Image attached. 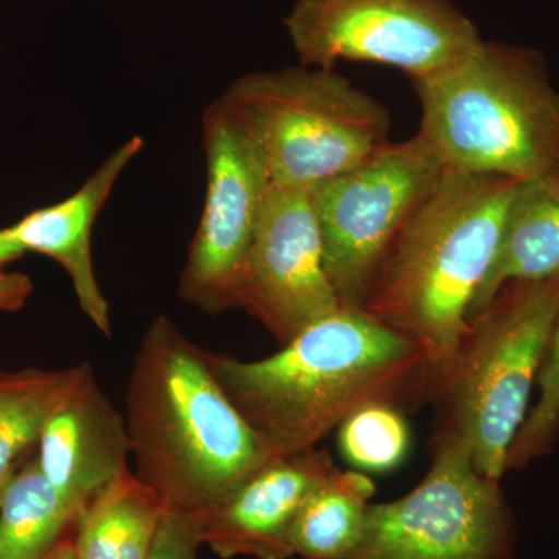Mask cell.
I'll list each match as a JSON object with an SVG mask.
<instances>
[{
  "mask_svg": "<svg viewBox=\"0 0 559 559\" xmlns=\"http://www.w3.org/2000/svg\"><path fill=\"white\" fill-rule=\"evenodd\" d=\"M38 448L36 462L44 476L80 513L128 469L127 419L103 393L92 370L51 415Z\"/></svg>",
  "mask_w": 559,
  "mask_h": 559,
  "instance_id": "13",
  "label": "cell"
},
{
  "mask_svg": "<svg viewBox=\"0 0 559 559\" xmlns=\"http://www.w3.org/2000/svg\"><path fill=\"white\" fill-rule=\"evenodd\" d=\"M558 157H559V151H558Z\"/></svg>",
  "mask_w": 559,
  "mask_h": 559,
  "instance_id": "28",
  "label": "cell"
},
{
  "mask_svg": "<svg viewBox=\"0 0 559 559\" xmlns=\"http://www.w3.org/2000/svg\"><path fill=\"white\" fill-rule=\"evenodd\" d=\"M11 476H13V474H11ZM11 476L7 477V479L0 480V502H2L3 491H5L7 484H9Z\"/></svg>",
  "mask_w": 559,
  "mask_h": 559,
  "instance_id": "27",
  "label": "cell"
},
{
  "mask_svg": "<svg viewBox=\"0 0 559 559\" xmlns=\"http://www.w3.org/2000/svg\"><path fill=\"white\" fill-rule=\"evenodd\" d=\"M80 511L44 476L36 459L16 469L0 502V559H40Z\"/></svg>",
  "mask_w": 559,
  "mask_h": 559,
  "instance_id": "18",
  "label": "cell"
},
{
  "mask_svg": "<svg viewBox=\"0 0 559 559\" xmlns=\"http://www.w3.org/2000/svg\"><path fill=\"white\" fill-rule=\"evenodd\" d=\"M411 81L418 135L444 168L520 182L559 170V94L535 50L484 40L450 68Z\"/></svg>",
  "mask_w": 559,
  "mask_h": 559,
  "instance_id": "4",
  "label": "cell"
},
{
  "mask_svg": "<svg viewBox=\"0 0 559 559\" xmlns=\"http://www.w3.org/2000/svg\"><path fill=\"white\" fill-rule=\"evenodd\" d=\"M559 272V170L518 182L498 253L471 304L476 314L507 283L535 282Z\"/></svg>",
  "mask_w": 559,
  "mask_h": 559,
  "instance_id": "15",
  "label": "cell"
},
{
  "mask_svg": "<svg viewBox=\"0 0 559 559\" xmlns=\"http://www.w3.org/2000/svg\"><path fill=\"white\" fill-rule=\"evenodd\" d=\"M90 364L66 370L25 369L16 384L0 396V480L16 471V462L33 444L51 415L72 396Z\"/></svg>",
  "mask_w": 559,
  "mask_h": 559,
  "instance_id": "19",
  "label": "cell"
},
{
  "mask_svg": "<svg viewBox=\"0 0 559 559\" xmlns=\"http://www.w3.org/2000/svg\"><path fill=\"white\" fill-rule=\"evenodd\" d=\"M341 307L323 264L310 193L272 186L250 245L238 308L285 345Z\"/></svg>",
  "mask_w": 559,
  "mask_h": 559,
  "instance_id": "11",
  "label": "cell"
},
{
  "mask_svg": "<svg viewBox=\"0 0 559 559\" xmlns=\"http://www.w3.org/2000/svg\"><path fill=\"white\" fill-rule=\"evenodd\" d=\"M201 544L197 516L168 510L162 520L150 559H198Z\"/></svg>",
  "mask_w": 559,
  "mask_h": 559,
  "instance_id": "22",
  "label": "cell"
},
{
  "mask_svg": "<svg viewBox=\"0 0 559 559\" xmlns=\"http://www.w3.org/2000/svg\"><path fill=\"white\" fill-rule=\"evenodd\" d=\"M518 182L444 168L371 282L362 310L418 345L432 385L468 329L471 304L498 253Z\"/></svg>",
  "mask_w": 559,
  "mask_h": 559,
  "instance_id": "3",
  "label": "cell"
},
{
  "mask_svg": "<svg viewBox=\"0 0 559 559\" xmlns=\"http://www.w3.org/2000/svg\"><path fill=\"white\" fill-rule=\"evenodd\" d=\"M40 559H80L72 538H62L53 549L47 551Z\"/></svg>",
  "mask_w": 559,
  "mask_h": 559,
  "instance_id": "25",
  "label": "cell"
},
{
  "mask_svg": "<svg viewBox=\"0 0 559 559\" xmlns=\"http://www.w3.org/2000/svg\"><path fill=\"white\" fill-rule=\"evenodd\" d=\"M443 171L417 134L385 143L356 167L308 189L323 264L342 307L362 310L382 257Z\"/></svg>",
  "mask_w": 559,
  "mask_h": 559,
  "instance_id": "8",
  "label": "cell"
},
{
  "mask_svg": "<svg viewBox=\"0 0 559 559\" xmlns=\"http://www.w3.org/2000/svg\"><path fill=\"white\" fill-rule=\"evenodd\" d=\"M124 419L135 476L178 513L215 509L275 457L221 388L210 353L165 314L140 342Z\"/></svg>",
  "mask_w": 559,
  "mask_h": 559,
  "instance_id": "2",
  "label": "cell"
},
{
  "mask_svg": "<svg viewBox=\"0 0 559 559\" xmlns=\"http://www.w3.org/2000/svg\"><path fill=\"white\" fill-rule=\"evenodd\" d=\"M559 314V272L511 282L471 316L448 370L432 385L437 432L468 444L481 476L500 481Z\"/></svg>",
  "mask_w": 559,
  "mask_h": 559,
  "instance_id": "5",
  "label": "cell"
},
{
  "mask_svg": "<svg viewBox=\"0 0 559 559\" xmlns=\"http://www.w3.org/2000/svg\"><path fill=\"white\" fill-rule=\"evenodd\" d=\"M513 522L500 481L481 476L468 444L436 432L432 465L403 498L374 503L345 559H510Z\"/></svg>",
  "mask_w": 559,
  "mask_h": 559,
  "instance_id": "7",
  "label": "cell"
},
{
  "mask_svg": "<svg viewBox=\"0 0 559 559\" xmlns=\"http://www.w3.org/2000/svg\"><path fill=\"white\" fill-rule=\"evenodd\" d=\"M337 433L342 455L369 473L395 469L409 452L411 430L399 407H364L342 423Z\"/></svg>",
  "mask_w": 559,
  "mask_h": 559,
  "instance_id": "20",
  "label": "cell"
},
{
  "mask_svg": "<svg viewBox=\"0 0 559 559\" xmlns=\"http://www.w3.org/2000/svg\"><path fill=\"white\" fill-rule=\"evenodd\" d=\"M224 97L252 132L272 186L311 189L377 153L392 130L388 108L334 69L248 73Z\"/></svg>",
  "mask_w": 559,
  "mask_h": 559,
  "instance_id": "6",
  "label": "cell"
},
{
  "mask_svg": "<svg viewBox=\"0 0 559 559\" xmlns=\"http://www.w3.org/2000/svg\"><path fill=\"white\" fill-rule=\"evenodd\" d=\"M337 466L326 450L271 459L215 509L197 516L202 544L230 559H289L301 503Z\"/></svg>",
  "mask_w": 559,
  "mask_h": 559,
  "instance_id": "12",
  "label": "cell"
},
{
  "mask_svg": "<svg viewBox=\"0 0 559 559\" xmlns=\"http://www.w3.org/2000/svg\"><path fill=\"white\" fill-rule=\"evenodd\" d=\"M285 27L304 66L374 62L411 80L450 68L484 43L451 0H297Z\"/></svg>",
  "mask_w": 559,
  "mask_h": 559,
  "instance_id": "9",
  "label": "cell"
},
{
  "mask_svg": "<svg viewBox=\"0 0 559 559\" xmlns=\"http://www.w3.org/2000/svg\"><path fill=\"white\" fill-rule=\"evenodd\" d=\"M24 370H17V371H2L0 370V396L3 395V393L7 392V390H10L13 388L14 384H16L17 381L21 380L22 374H24Z\"/></svg>",
  "mask_w": 559,
  "mask_h": 559,
  "instance_id": "26",
  "label": "cell"
},
{
  "mask_svg": "<svg viewBox=\"0 0 559 559\" xmlns=\"http://www.w3.org/2000/svg\"><path fill=\"white\" fill-rule=\"evenodd\" d=\"M143 148L134 135L114 151L86 182L69 198L36 209L7 227L25 252H36L61 264L68 272L83 314L103 336H112L110 310L92 263V227L109 200L121 173Z\"/></svg>",
  "mask_w": 559,
  "mask_h": 559,
  "instance_id": "14",
  "label": "cell"
},
{
  "mask_svg": "<svg viewBox=\"0 0 559 559\" xmlns=\"http://www.w3.org/2000/svg\"><path fill=\"white\" fill-rule=\"evenodd\" d=\"M204 209L180 275L183 301L205 314L238 308L242 274L272 180L248 124L226 97L205 109Z\"/></svg>",
  "mask_w": 559,
  "mask_h": 559,
  "instance_id": "10",
  "label": "cell"
},
{
  "mask_svg": "<svg viewBox=\"0 0 559 559\" xmlns=\"http://www.w3.org/2000/svg\"><path fill=\"white\" fill-rule=\"evenodd\" d=\"M35 289L33 280L22 272L0 271V312H16L27 305Z\"/></svg>",
  "mask_w": 559,
  "mask_h": 559,
  "instance_id": "23",
  "label": "cell"
},
{
  "mask_svg": "<svg viewBox=\"0 0 559 559\" xmlns=\"http://www.w3.org/2000/svg\"><path fill=\"white\" fill-rule=\"evenodd\" d=\"M20 242L11 237L9 229H0V266L25 255Z\"/></svg>",
  "mask_w": 559,
  "mask_h": 559,
  "instance_id": "24",
  "label": "cell"
},
{
  "mask_svg": "<svg viewBox=\"0 0 559 559\" xmlns=\"http://www.w3.org/2000/svg\"><path fill=\"white\" fill-rule=\"evenodd\" d=\"M210 366L275 457L314 450L364 407L414 409L432 392L418 345L359 308L341 307L270 358L210 353Z\"/></svg>",
  "mask_w": 559,
  "mask_h": 559,
  "instance_id": "1",
  "label": "cell"
},
{
  "mask_svg": "<svg viewBox=\"0 0 559 559\" xmlns=\"http://www.w3.org/2000/svg\"><path fill=\"white\" fill-rule=\"evenodd\" d=\"M374 484L370 477L337 468L301 503L290 546L301 559H345L358 546Z\"/></svg>",
  "mask_w": 559,
  "mask_h": 559,
  "instance_id": "17",
  "label": "cell"
},
{
  "mask_svg": "<svg viewBox=\"0 0 559 559\" xmlns=\"http://www.w3.org/2000/svg\"><path fill=\"white\" fill-rule=\"evenodd\" d=\"M167 506L130 468L109 481L75 522L80 559H150Z\"/></svg>",
  "mask_w": 559,
  "mask_h": 559,
  "instance_id": "16",
  "label": "cell"
},
{
  "mask_svg": "<svg viewBox=\"0 0 559 559\" xmlns=\"http://www.w3.org/2000/svg\"><path fill=\"white\" fill-rule=\"evenodd\" d=\"M536 385L538 403L528 412L511 443L507 471L527 468L533 460L549 454L559 440V314L547 342Z\"/></svg>",
  "mask_w": 559,
  "mask_h": 559,
  "instance_id": "21",
  "label": "cell"
}]
</instances>
